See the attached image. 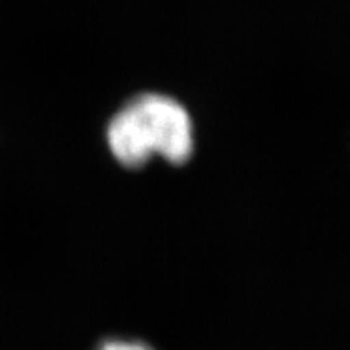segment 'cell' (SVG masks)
Masks as SVG:
<instances>
[{"label":"cell","mask_w":350,"mask_h":350,"mask_svg":"<svg viewBox=\"0 0 350 350\" xmlns=\"http://www.w3.org/2000/svg\"><path fill=\"white\" fill-rule=\"evenodd\" d=\"M104 143L111 159L125 170H142L152 161L185 166L197 150L193 113L179 97L145 90L125 98L109 115Z\"/></svg>","instance_id":"1"},{"label":"cell","mask_w":350,"mask_h":350,"mask_svg":"<svg viewBox=\"0 0 350 350\" xmlns=\"http://www.w3.org/2000/svg\"><path fill=\"white\" fill-rule=\"evenodd\" d=\"M92 350H157L142 338L129 336H106L98 340Z\"/></svg>","instance_id":"2"}]
</instances>
